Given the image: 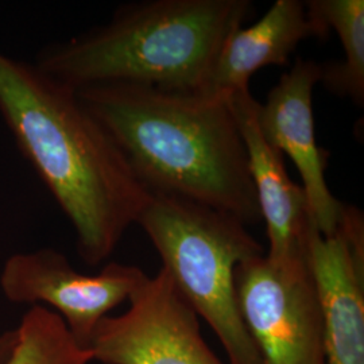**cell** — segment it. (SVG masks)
I'll return each mask as SVG.
<instances>
[{
    "instance_id": "cell-1",
    "label": "cell",
    "mask_w": 364,
    "mask_h": 364,
    "mask_svg": "<svg viewBox=\"0 0 364 364\" xmlns=\"http://www.w3.org/2000/svg\"><path fill=\"white\" fill-rule=\"evenodd\" d=\"M0 115L57 201L81 259H108L151 196L75 88L0 50Z\"/></svg>"
},
{
    "instance_id": "cell-2",
    "label": "cell",
    "mask_w": 364,
    "mask_h": 364,
    "mask_svg": "<svg viewBox=\"0 0 364 364\" xmlns=\"http://www.w3.org/2000/svg\"><path fill=\"white\" fill-rule=\"evenodd\" d=\"M150 196H169L262 221L228 97L134 84L76 90Z\"/></svg>"
},
{
    "instance_id": "cell-3",
    "label": "cell",
    "mask_w": 364,
    "mask_h": 364,
    "mask_svg": "<svg viewBox=\"0 0 364 364\" xmlns=\"http://www.w3.org/2000/svg\"><path fill=\"white\" fill-rule=\"evenodd\" d=\"M252 7L250 0L135 1L108 23L43 49L36 64L75 90L134 84L201 93Z\"/></svg>"
},
{
    "instance_id": "cell-4",
    "label": "cell",
    "mask_w": 364,
    "mask_h": 364,
    "mask_svg": "<svg viewBox=\"0 0 364 364\" xmlns=\"http://www.w3.org/2000/svg\"><path fill=\"white\" fill-rule=\"evenodd\" d=\"M136 224L182 299L219 338L227 364H262L235 287L236 267L266 252L247 225L230 213L169 196H151Z\"/></svg>"
},
{
    "instance_id": "cell-5",
    "label": "cell",
    "mask_w": 364,
    "mask_h": 364,
    "mask_svg": "<svg viewBox=\"0 0 364 364\" xmlns=\"http://www.w3.org/2000/svg\"><path fill=\"white\" fill-rule=\"evenodd\" d=\"M242 320L262 364H326L323 318L304 258L275 262L266 252L235 270Z\"/></svg>"
},
{
    "instance_id": "cell-6",
    "label": "cell",
    "mask_w": 364,
    "mask_h": 364,
    "mask_svg": "<svg viewBox=\"0 0 364 364\" xmlns=\"http://www.w3.org/2000/svg\"><path fill=\"white\" fill-rule=\"evenodd\" d=\"M130 306L107 316L92 333L88 351L102 364H225L200 331V318L168 273L146 275Z\"/></svg>"
},
{
    "instance_id": "cell-7",
    "label": "cell",
    "mask_w": 364,
    "mask_h": 364,
    "mask_svg": "<svg viewBox=\"0 0 364 364\" xmlns=\"http://www.w3.org/2000/svg\"><path fill=\"white\" fill-rule=\"evenodd\" d=\"M146 275L136 266L117 262L96 275L78 273L63 252L41 248L10 255L0 272V289L11 302L57 313L78 344L88 350L97 324L129 301Z\"/></svg>"
},
{
    "instance_id": "cell-8",
    "label": "cell",
    "mask_w": 364,
    "mask_h": 364,
    "mask_svg": "<svg viewBox=\"0 0 364 364\" xmlns=\"http://www.w3.org/2000/svg\"><path fill=\"white\" fill-rule=\"evenodd\" d=\"M304 250L323 318L326 364H364L363 212L347 204L329 236L311 221Z\"/></svg>"
},
{
    "instance_id": "cell-9",
    "label": "cell",
    "mask_w": 364,
    "mask_h": 364,
    "mask_svg": "<svg viewBox=\"0 0 364 364\" xmlns=\"http://www.w3.org/2000/svg\"><path fill=\"white\" fill-rule=\"evenodd\" d=\"M320 77V64L297 58L270 90L266 103H259L258 124L264 139L296 165L311 221L329 236L338 230L347 204L332 195L326 177L329 153L316 142L313 90Z\"/></svg>"
},
{
    "instance_id": "cell-10",
    "label": "cell",
    "mask_w": 364,
    "mask_h": 364,
    "mask_svg": "<svg viewBox=\"0 0 364 364\" xmlns=\"http://www.w3.org/2000/svg\"><path fill=\"white\" fill-rule=\"evenodd\" d=\"M247 154L262 221L266 223L269 251L275 262L304 258L311 218L302 188L287 174L284 156L269 144L258 124L259 102L250 90L228 97Z\"/></svg>"
},
{
    "instance_id": "cell-11",
    "label": "cell",
    "mask_w": 364,
    "mask_h": 364,
    "mask_svg": "<svg viewBox=\"0 0 364 364\" xmlns=\"http://www.w3.org/2000/svg\"><path fill=\"white\" fill-rule=\"evenodd\" d=\"M329 33L306 1L277 0L258 22L239 27L227 39L201 93L227 99L250 90V78L262 68L287 65L302 41Z\"/></svg>"
},
{
    "instance_id": "cell-12",
    "label": "cell",
    "mask_w": 364,
    "mask_h": 364,
    "mask_svg": "<svg viewBox=\"0 0 364 364\" xmlns=\"http://www.w3.org/2000/svg\"><path fill=\"white\" fill-rule=\"evenodd\" d=\"M326 26L340 38L344 58L324 63L320 84L331 93L350 97L356 105L364 103L363 0H306Z\"/></svg>"
},
{
    "instance_id": "cell-13",
    "label": "cell",
    "mask_w": 364,
    "mask_h": 364,
    "mask_svg": "<svg viewBox=\"0 0 364 364\" xmlns=\"http://www.w3.org/2000/svg\"><path fill=\"white\" fill-rule=\"evenodd\" d=\"M16 344L4 364H90L91 352L73 338L64 320L33 305L16 328Z\"/></svg>"
},
{
    "instance_id": "cell-14",
    "label": "cell",
    "mask_w": 364,
    "mask_h": 364,
    "mask_svg": "<svg viewBox=\"0 0 364 364\" xmlns=\"http://www.w3.org/2000/svg\"><path fill=\"white\" fill-rule=\"evenodd\" d=\"M16 328L11 331H6L0 335V364L6 363V360L13 353L14 347L16 344Z\"/></svg>"
}]
</instances>
